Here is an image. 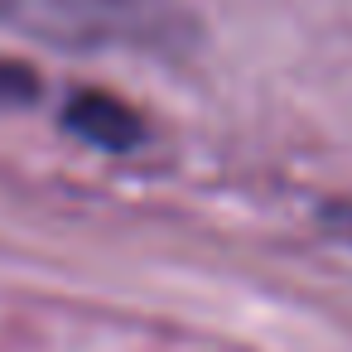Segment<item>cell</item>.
Returning <instances> with one entry per match:
<instances>
[{
    "label": "cell",
    "instance_id": "2",
    "mask_svg": "<svg viewBox=\"0 0 352 352\" xmlns=\"http://www.w3.org/2000/svg\"><path fill=\"white\" fill-rule=\"evenodd\" d=\"M63 126H68L73 135H82L87 145L111 150V155H126V150H135V145L145 140V121H140V111L126 107V102L111 97V92H97V87H82V92L68 97V107H63Z\"/></svg>",
    "mask_w": 352,
    "mask_h": 352
},
{
    "label": "cell",
    "instance_id": "1",
    "mask_svg": "<svg viewBox=\"0 0 352 352\" xmlns=\"http://www.w3.org/2000/svg\"><path fill=\"white\" fill-rule=\"evenodd\" d=\"M0 25L73 54L174 49L188 30L169 0H0Z\"/></svg>",
    "mask_w": 352,
    "mask_h": 352
}]
</instances>
